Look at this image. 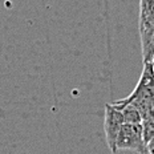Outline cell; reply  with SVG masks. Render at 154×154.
Instances as JSON below:
<instances>
[{
    "mask_svg": "<svg viewBox=\"0 0 154 154\" xmlns=\"http://www.w3.org/2000/svg\"><path fill=\"white\" fill-rule=\"evenodd\" d=\"M117 150H133L146 154V141L143 137L142 124H124L116 141Z\"/></svg>",
    "mask_w": 154,
    "mask_h": 154,
    "instance_id": "1",
    "label": "cell"
},
{
    "mask_svg": "<svg viewBox=\"0 0 154 154\" xmlns=\"http://www.w3.org/2000/svg\"><path fill=\"white\" fill-rule=\"evenodd\" d=\"M154 97V68L152 63L143 64V69L141 73V77L137 82L134 91L130 93L128 97L112 102L113 105L121 106L125 104H130L131 101L137 100V98H150Z\"/></svg>",
    "mask_w": 154,
    "mask_h": 154,
    "instance_id": "2",
    "label": "cell"
},
{
    "mask_svg": "<svg viewBox=\"0 0 154 154\" xmlns=\"http://www.w3.org/2000/svg\"><path fill=\"white\" fill-rule=\"evenodd\" d=\"M122 125H124V117L120 109L116 108L113 104L105 105L104 130H105V137H106V143L109 149L113 153H117L116 141H117V136L120 133V129Z\"/></svg>",
    "mask_w": 154,
    "mask_h": 154,
    "instance_id": "3",
    "label": "cell"
},
{
    "mask_svg": "<svg viewBox=\"0 0 154 154\" xmlns=\"http://www.w3.org/2000/svg\"><path fill=\"white\" fill-rule=\"evenodd\" d=\"M141 45H142V61L143 64L152 63L154 56V25L140 28Z\"/></svg>",
    "mask_w": 154,
    "mask_h": 154,
    "instance_id": "4",
    "label": "cell"
},
{
    "mask_svg": "<svg viewBox=\"0 0 154 154\" xmlns=\"http://www.w3.org/2000/svg\"><path fill=\"white\" fill-rule=\"evenodd\" d=\"M114 106L120 109L121 113H122L124 124H141L142 122V117H141L140 110L133 104H125V105H121V106L114 105Z\"/></svg>",
    "mask_w": 154,
    "mask_h": 154,
    "instance_id": "5",
    "label": "cell"
},
{
    "mask_svg": "<svg viewBox=\"0 0 154 154\" xmlns=\"http://www.w3.org/2000/svg\"><path fill=\"white\" fill-rule=\"evenodd\" d=\"M154 15V0H140V17Z\"/></svg>",
    "mask_w": 154,
    "mask_h": 154,
    "instance_id": "6",
    "label": "cell"
},
{
    "mask_svg": "<svg viewBox=\"0 0 154 154\" xmlns=\"http://www.w3.org/2000/svg\"><path fill=\"white\" fill-rule=\"evenodd\" d=\"M142 129H143V137H145L146 143L154 138V118L153 120H145L142 121Z\"/></svg>",
    "mask_w": 154,
    "mask_h": 154,
    "instance_id": "7",
    "label": "cell"
},
{
    "mask_svg": "<svg viewBox=\"0 0 154 154\" xmlns=\"http://www.w3.org/2000/svg\"><path fill=\"white\" fill-rule=\"evenodd\" d=\"M146 154H154V138L146 143Z\"/></svg>",
    "mask_w": 154,
    "mask_h": 154,
    "instance_id": "8",
    "label": "cell"
},
{
    "mask_svg": "<svg viewBox=\"0 0 154 154\" xmlns=\"http://www.w3.org/2000/svg\"><path fill=\"white\" fill-rule=\"evenodd\" d=\"M152 65H153V68H154V56H153V60H152Z\"/></svg>",
    "mask_w": 154,
    "mask_h": 154,
    "instance_id": "9",
    "label": "cell"
}]
</instances>
